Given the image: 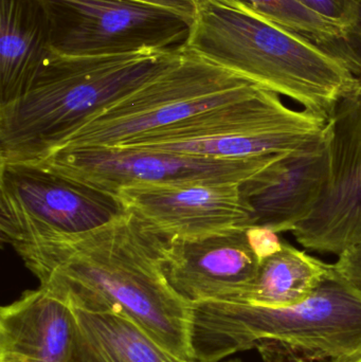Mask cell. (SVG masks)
Returning <instances> with one entry per match:
<instances>
[{
	"label": "cell",
	"instance_id": "6da1fadb",
	"mask_svg": "<svg viewBox=\"0 0 361 362\" xmlns=\"http://www.w3.org/2000/svg\"><path fill=\"white\" fill-rule=\"evenodd\" d=\"M165 240L135 215L89 233L15 249L40 286L76 310L131 318L180 361H193L190 305L165 274Z\"/></svg>",
	"mask_w": 361,
	"mask_h": 362
},
{
	"label": "cell",
	"instance_id": "7a4b0ae2",
	"mask_svg": "<svg viewBox=\"0 0 361 362\" xmlns=\"http://www.w3.org/2000/svg\"><path fill=\"white\" fill-rule=\"evenodd\" d=\"M184 47L326 119L360 86L318 45L273 23L244 0H195Z\"/></svg>",
	"mask_w": 361,
	"mask_h": 362
},
{
	"label": "cell",
	"instance_id": "3957f363",
	"mask_svg": "<svg viewBox=\"0 0 361 362\" xmlns=\"http://www.w3.org/2000/svg\"><path fill=\"white\" fill-rule=\"evenodd\" d=\"M189 342L196 361L256 349L265 362H329L361 348V291L333 264L313 296L294 308L193 304Z\"/></svg>",
	"mask_w": 361,
	"mask_h": 362
},
{
	"label": "cell",
	"instance_id": "277c9868",
	"mask_svg": "<svg viewBox=\"0 0 361 362\" xmlns=\"http://www.w3.org/2000/svg\"><path fill=\"white\" fill-rule=\"evenodd\" d=\"M177 50L65 57L51 50L27 93L0 107V163H40L167 69Z\"/></svg>",
	"mask_w": 361,
	"mask_h": 362
},
{
	"label": "cell",
	"instance_id": "5b68a950",
	"mask_svg": "<svg viewBox=\"0 0 361 362\" xmlns=\"http://www.w3.org/2000/svg\"><path fill=\"white\" fill-rule=\"evenodd\" d=\"M259 88L184 46L171 66L89 121L61 148L142 146Z\"/></svg>",
	"mask_w": 361,
	"mask_h": 362
},
{
	"label": "cell",
	"instance_id": "8992f818",
	"mask_svg": "<svg viewBox=\"0 0 361 362\" xmlns=\"http://www.w3.org/2000/svg\"><path fill=\"white\" fill-rule=\"evenodd\" d=\"M129 213L117 193L44 163H0L2 243L17 249L89 233Z\"/></svg>",
	"mask_w": 361,
	"mask_h": 362
},
{
	"label": "cell",
	"instance_id": "52a82bcc",
	"mask_svg": "<svg viewBox=\"0 0 361 362\" xmlns=\"http://www.w3.org/2000/svg\"><path fill=\"white\" fill-rule=\"evenodd\" d=\"M50 48L65 57L177 50L192 19L138 0H44Z\"/></svg>",
	"mask_w": 361,
	"mask_h": 362
},
{
	"label": "cell",
	"instance_id": "ba28073f",
	"mask_svg": "<svg viewBox=\"0 0 361 362\" xmlns=\"http://www.w3.org/2000/svg\"><path fill=\"white\" fill-rule=\"evenodd\" d=\"M282 155L220 160L144 148H66L40 163L118 194L122 187L137 185H242Z\"/></svg>",
	"mask_w": 361,
	"mask_h": 362
},
{
	"label": "cell",
	"instance_id": "9c48e42d",
	"mask_svg": "<svg viewBox=\"0 0 361 362\" xmlns=\"http://www.w3.org/2000/svg\"><path fill=\"white\" fill-rule=\"evenodd\" d=\"M326 146V189L292 234L304 248L338 257L361 242V85L329 117Z\"/></svg>",
	"mask_w": 361,
	"mask_h": 362
},
{
	"label": "cell",
	"instance_id": "30bf717a",
	"mask_svg": "<svg viewBox=\"0 0 361 362\" xmlns=\"http://www.w3.org/2000/svg\"><path fill=\"white\" fill-rule=\"evenodd\" d=\"M118 195L127 211L165 240L197 238L252 226V213L237 183L137 185Z\"/></svg>",
	"mask_w": 361,
	"mask_h": 362
},
{
	"label": "cell",
	"instance_id": "8fae6325",
	"mask_svg": "<svg viewBox=\"0 0 361 362\" xmlns=\"http://www.w3.org/2000/svg\"><path fill=\"white\" fill-rule=\"evenodd\" d=\"M163 252L167 282L189 305L239 299L251 286L260 265L247 228L165 240Z\"/></svg>",
	"mask_w": 361,
	"mask_h": 362
},
{
	"label": "cell",
	"instance_id": "7c38bea8",
	"mask_svg": "<svg viewBox=\"0 0 361 362\" xmlns=\"http://www.w3.org/2000/svg\"><path fill=\"white\" fill-rule=\"evenodd\" d=\"M329 168L326 133L324 139L285 153L242 183L252 226L292 233L315 210L328 182Z\"/></svg>",
	"mask_w": 361,
	"mask_h": 362
},
{
	"label": "cell",
	"instance_id": "4fadbf2b",
	"mask_svg": "<svg viewBox=\"0 0 361 362\" xmlns=\"http://www.w3.org/2000/svg\"><path fill=\"white\" fill-rule=\"evenodd\" d=\"M76 310L45 287L0 310V362H73Z\"/></svg>",
	"mask_w": 361,
	"mask_h": 362
},
{
	"label": "cell",
	"instance_id": "5bb4252c",
	"mask_svg": "<svg viewBox=\"0 0 361 362\" xmlns=\"http://www.w3.org/2000/svg\"><path fill=\"white\" fill-rule=\"evenodd\" d=\"M44 0H0V107L23 97L51 52Z\"/></svg>",
	"mask_w": 361,
	"mask_h": 362
},
{
	"label": "cell",
	"instance_id": "9a60e30c",
	"mask_svg": "<svg viewBox=\"0 0 361 362\" xmlns=\"http://www.w3.org/2000/svg\"><path fill=\"white\" fill-rule=\"evenodd\" d=\"M76 310L73 362H180L131 318Z\"/></svg>",
	"mask_w": 361,
	"mask_h": 362
},
{
	"label": "cell",
	"instance_id": "2e32d148",
	"mask_svg": "<svg viewBox=\"0 0 361 362\" xmlns=\"http://www.w3.org/2000/svg\"><path fill=\"white\" fill-rule=\"evenodd\" d=\"M333 264L284 242L279 252L262 259L251 286L235 302L267 308L300 305L317 291Z\"/></svg>",
	"mask_w": 361,
	"mask_h": 362
},
{
	"label": "cell",
	"instance_id": "e0dca14e",
	"mask_svg": "<svg viewBox=\"0 0 361 362\" xmlns=\"http://www.w3.org/2000/svg\"><path fill=\"white\" fill-rule=\"evenodd\" d=\"M273 23L304 36L314 44L324 45L343 35L345 28L309 10L297 0H244Z\"/></svg>",
	"mask_w": 361,
	"mask_h": 362
},
{
	"label": "cell",
	"instance_id": "ac0fdd59",
	"mask_svg": "<svg viewBox=\"0 0 361 362\" xmlns=\"http://www.w3.org/2000/svg\"><path fill=\"white\" fill-rule=\"evenodd\" d=\"M355 21L336 40L320 45L322 50L347 68L361 85V0H355Z\"/></svg>",
	"mask_w": 361,
	"mask_h": 362
},
{
	"label": "cell",
	"instance_id": "d6986e66",
	"mask_svg": "<svg viewBox=\"0 0 361 362\" xmlns=\"http://www.w3.org/2000/svg\"><path fill=\"white\" fill-rule=\"evenodd\" d=\"M297 1L345 29L355 21V0H297Z\"/></svg>",
	"mask_w": 361,
	"mask_h": 362
},
{
	"label": "cell",
	"instance_id": "ffe728a7",
	"mask_svg": "<svg viewBox=\"0 0 361 362\" xmlns=\"http://www.w3.org/2000/svg\"><path fill=\"white\" fill-rule=\"evenodd\" d=\"M247 238L250 247L260 262L279 252L283 245V240L277 232L266 227L252 226L247 228Z\"/></svg>",
	"mask_w": 361,
	"mask_h": 362
},
{
	"label": "cell",
	"instance_id": "44dd1931",
	"mask_svg": "<svg viewBox=\"0 0 361 362\" xmlns=\"http://www.w3.org/2000/svg\"><path fill=\"white\" fill-rule=\"evenodd\" d=\"M335 268L361 291V242L338 255Z\"/></svg>",
	"mask_w": 361,
	"mask_h": 362
},
{
	"label": "cell",
	"instance_id": "7402d4cb",
	"mask_svg": "<svg viewBox=\"0 0 361 362\" xmlns=\"http://www.w3.org/2000/svg\"><path fill=\"white\" fill-rule=\"evenodd\" d=\"M138 1L148 2L161 8L175 11L190 19H193V14H194L195 0H138Z\"/></svg>",
	"mask_w": 361,
	"mask_h": 362
},
{
	"label": "cell",
	"instance_id": "603a6c76",
	"mask_svg": "<svg viewBox=\"0 0 361 362\" xmlns=\"http://www.w3.org/2000/svg\"><path fill=\"white\" fill-rule=\"evenodd\" d=\"M329 362H361V348L345 356L338 357Z\"/></svg>",
	"mask_w": 361,
	"mask_h": 362
},
{
	"label": "cell",
	"instance_id": "cb8c5ba5",
	"mask_svg": "<svg viewBox=\"0 0 361 362\" xmlns=\"http://www.w3.org/2000/svg\"><path fill=\"white\" fill-rule=\"evenodd\" d=\"M180 362H203V361H182Z\"/></svg>",
	"mask_w": 361,
	"mask_h": 362
},
{
	"label": "cell",
	"instance_id": "d4e9b609",
	"mask_svg": "<svg viewBox=\"0 0 361 362\" xmlns=\"http://www.w3.org/2000/svg\"><path fill=\"white\" fill-rule=\"evenodd\" d=\"M229 362H241V361H229Z\"/></svg>",
	"mask_w": 361,
	"mask_h": 362
}]
</instances>
